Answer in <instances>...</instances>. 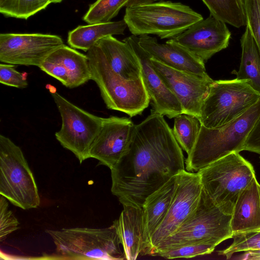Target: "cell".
Segmentation results:
<instances>
[{
  "instance_id": "484cf974",
  "label": "cell",
  "mask_w": 260,
  "mask_h": 260,
  "mask_svg": "<svg viewBox=\"0 0 260 260\" xmlns=\"http://www.w3.org/2000/svg\"><path fill=\"white\" fill-rule=\"evenodd\" d=\"M172 129L181 149L187 155L191 151L200 133L201 123L196 116L183 113L174 117Z\"/></svg>"
},
{
  "instance_id": "7402d4cb",
  "label": "cell",
  "mask_w": 260,
  "mask_h": 260,
  "mask_svg": "<svg viewBox=\"0 0 260 260\" xmlns=\"http://www.w3.org/2000/svg\"><path fill=\"white\" fill-rule=\"evenodd\" d=\"M177 176L171 178L149 196L143 205L147 246L150 237L163 221L172 204L176 189Z\"/></svg>"
},
{
  "instance_id": "d4e9b609",
  "label": "cell",
  "mask_w": 260,
  "mask_h": 260,
  "mask_svg": "<svg viewBox=\"0 0 260 260\" xmlns=\"http://www.w3.org/2000/svg\"><path fill=\"white\" fill-rule=\"evenodd\" d=\"M210 15L237 28L246 25L244 0H202Z\"/></svg>"
},
{
  "instance_id": "2e32d148",
  "label": "cell",
  "mask_w": 260,
  "mask_h": 260,
  "mask_svg": "<svg viewBox=\"0 0 260 260\" xmlns=\"http://www.w3.org/2000/svg\"><path fill=\"white\" fill-rule=\"evenodd\" d=\"M123 41L131 46L139 60L141 78L150 99L151 113L165 115L170 119L184 113L180 102L153 69L151 56L139 45V37L132 35Z\"/></svg>"
},
{
  "instance_id": "44dd1931",
  "label": "cell",
  "mask_w": 260,
  "mask_h": 260,
  "mask_svg": "<svg viewBox=\"0 0 260 260\" xmlns=\"http://www.w3.org/2000/svg\"><path fill=\"white\" fill-rule=\"evenodd\" d=\"M233 233L260 231V184L256 177L240 194L232 214Z\"/></svg>"
},
{
  "instance_id": "7c38bea8",
  "label": "cell",
  "mask_w": 260,
  "mask_h": 260,
  "mask_svg": "<svg viewBox=\"0 0 260 260\" xmlns=\"http://www.w3.org/2000/svg\"><path fill=\"white\" fill-rule=\"evenodd\" d=\"M64 45L59 36L41 33H1L0 61L40 67L54 51Z\"/></svg>"
},
{
  "instance_id": "6da1fadb",
  "label": "cell",
  "mask_w": 260,
  "mask_h": 260,
  "mask_svg": "<svg viewBox=\"0 0 260 260\" xmlns=\"http://www.w3.org/2000/svg\"><path fill=\"white\" fill-rule=\"evenodd\" d=\"M182 149L164 115L151 113L135 125L125 152L111 169V192L123 206L146 198L185 170Z\"/></svg>"
},
{
  "instance_id": "f1b7e54d",
  "label": "cell",
  "mask_w": 260,
  "mask_h": 260,
  "mask_svg": "<svg viewBox=\"0 0 260 260\" xmlns=\"http://www.w3.org/2000/svg\"><path fill=\"white\" fill-rule=\"evenodd\" d=\"M233 242L224 250L218 251L219 255L230 259L236 252L260 249V231L233 233Z\"/></svg>"
},
{
  "instance_id": "ac0fdd59",
  "label": "cell",
  "mask_w": 260,
  "mask_h": 260,
  "mask_svg": "<svg viewBox=\"0 0 260 260\" xmlns=\"http://www.w3.org/2000/svg\"><path fill=\"white\" fill-rule=\"evenodd\" d=\"M139 44L152 58L167 67L199 76L208 75L205 62L172 39L161 44L155 37L142 35Z\"/></svg>"
},
{
  "instance_id": "1f68e13d",
  "label": "cell",
  "mask_w": 260,
  "mask_h": 260,
  "mask_svg": "<svg viewBox=\"0 0 260 260\" xmlns=\"http://www.w3.org/2000/svg\"><path fill=\"white\" fill-rule=\"evenodd\" d=\"M246 25L260 51V0H244Z\"/></svg>"
},
{
  "instance_id": "cb8c5ba5",
  "label": "cell",
  "mask_w": 260,
  "mask_h": 260,
  "mask_svg": "<svg viewBox=\"0 0 260 260\" xmlns=\"http://www.w3.org/2000/svg\"><path fill=\"white\" fill-rule=\"evenodd\" d=\"M240 42V65L238 71L234 73L236 78L249 80L252 88L260 94V51L247 25Z\"/></svg>"
},
{
  "instance_id": "277c9868",
  "label": "cell",
  "mask_w": 260,
  "mask_h": 260,
  "mask_svg": "<svg viewBox=\"0 0 260 260\" xmlns=\"http://www.w3.org/2000/svg\"><path fill=\"white\" fill-rule=\"evenodd\" d=\"M86 55L91 79L99 87L107 108L131 117L141 115L150 102L142 78L127 80L120 77L110 67L96 43Z\"/></svg>"
},
{
  "instance_id": "3957f363",
  "label": "cell",
  "mask_w": 260,
  "mask_h": 260,
  "mask_svg": "<svg viewBox=\"0 0 260 260\" xmlns=\"http://www.w3.org/2000/svg\"><path fill=\"white\" fill-rule=\"evenodd\" d=\"M46 232L52 238L55 246V252L50 259H125L113 224L104 228H63L47 230Z\"/></svg>"
},
{
  "instance_id": "836d02e7",
  "label": "cell",
  "mask_w": 260,
  "mask_h": 260,
  "mask_svg": "<svg viewBox=\"0 0 260 260\" xmlns=\"http://www.w3.org/2000/svg\"><path fill=\"white\" fill-rule=\"evenodd\" d=\"M243 150L260 154V115L246 139Z\"/></svg>"
},
{
  "instance_id": "5b68a950",
  "label": "cell",
  "mask_w": 260,
  "mask_h": 260,
  "mask_svg": "<svg viewBox=\"0 0 260 260\" xmlns=\"http://www.w3.org/2000/svg\"><path fill=\"white\" fill-rule=\"evenodd\" d=\"M202 19L188 6L171 1L127 7L123 17L132 35H155L161 39L174 38Z\"/></svg>"
},
{
  "instance_id": "52a82bcc",
  "label": "cell",
  "mask_w": 260,
  "mask_h": 260,
  "mask_svg": "<svg viewBox=\"0 0 260 260\" xmlns=\"http://www.w3.org/2000/svg\"><path fill=\"white\" fill-rule=\"evenodd\" d=\"M232 215L222 212L202 189L199 205L191 216L155 249L152 255L180 246L198 244L218 245L232 238Z\"/></svg>"
},
{
  "instance_id": "83f0119b",
  "label": "cell",
  "mask_w": 260,
  "mask_h": 260,
  "mask_svg": "<svg viewBox=\"0 0 260 260\" xmlns=\"http://www.w3.org/2000/svg\"><path fill=\"white\" fill-rule=\"evenodd\" d=\"M129 0H96L91 4L83 20L88 24L107 22L115 17Z\"/></svg>"
},
{
  "instance_id": "e0dca14e",
  "label": "cell",
  "mask_w": 260,
  "mask_h": 260,
  "mask_svg": "<svg viewBox=\"0 0 260 260\" xmlns=\"http://www.w3.org/2000/svg\"><path fill=\"white\" fill-rule=\"evenodd\" d=\"M39 68L70 88L91 80L86 54L64 44L52 52Z\"/></svg>"
},
{
  "instance_id": "4fadbf2b",
  "label": "cell",
  "mask_w": 260,
  "mask_h": 260,
  "mask_svg": "<svg viewBox=\"0 0 260 260\" xmlns=\"http://www.w3.org/2000/svg\"><path fill=\"white\" fill-rule=\"evenodd\" d=\"M153 69L180 102L185 113L200 116L203 103L213 82L203 76L175 70L151 57Z\"/></svg>"
},
{
  "instance_id": "8992f818",
  "label": "cell",
  "mask_w": 260,
  "mask_h": 260,
  "mask_svg": "<svg viewBox=\"0 0 260 260\" xmlns=\"http://www.w3.org/2000/svg\"><path fill=\"white\" fill-rule=\"evenodd\" d=\"M197 172L203 190L229 215H232L241 192L256 177L252 165L238 152H232Z\"/></svg>"
},
{
  "instance_id": "ffe728a7",
  "label": "cell",
  "mask_w": 260,
  "mask_h": 260,
  "mask_svg": "<svg viewBox=\"0 0 260 260\" xmlns=\"http://www.w3.org/2000/svg\"><path fill=\"white\" fill-rule=\"evenodd\" d=\"M96 44L110 67L120 77L127 80L141 78L139 60L127 43L109 36L101 39Z\"/></svg>"
},
{
  "instance_id": "e575fe53",
  "label": "cell",
  "mask_w": 260,
  "mask_h": 260,
  "mask_svg": "<svg viewBox=\"0 0 260 260\" xmlns=\"http://www.w3.org/2000/svg\"><path fill=\"white\" fill-rule=\"evenodd\" d=\"M239 258L242 260H260V249L250 250L244 251Z\"/></svg>"
},
{
  "instance_id": "8fae6325",
  "label": "cell",
  "mask_w": 260,
  "mask_h": 260,
  "mask_svg": "<svg viewBox=\"0 0 260 260\" xmlns=\"http://www.w3.org/2000/svg\"><path fill=\"white\" fill-rule=\"evenodd\" d=\"M202 189L198 172L184 170L178 174L172 204L163 221L150 237L144 255H152L158 245L191 216L199 205Z\"/></svg>"
},
{
  "instance_id": "f546056e",
  "label": "cell",
  "mask_w": 260,
  "mask_h": 260,
  "mask_svg": "<svg viewBox=\"0 0 260 260\" xmlns=\"http://www.w3.org/2000/svg\"><path fill=\"white\" fill-rule=\"evenodd\" d=\"M216 246L209 244H190L158 252L156 255L167 259L190 258L212 253Z\"/></svg>"
},
{
  "instance_id": "9a60e30c",
  "label": "cell",
  "mask_w": 260,
  "mask_h": 260,
  "mask_svg": "<svg viewBox=\"0 0 260 260\" xmlns=\"http://www.w3.org/2000/svg\"><path fill=\"white\" fill-rule=\"evenodd\" d=\"M135 124L125 117L103 118L101 128L90 149L89 158L111 169L127 150Z\"/></svg>"
},
{
  "instance_id": "d590c367",
  "label": "cell",
  "mask_w": 260,
  "mask_h": 260,
  "mask_svg": "<svg viewBox=\"0 0 260 260\" xmlns=\"http://www.w3.org/2000/svg\"><path fill=\"white\" fill-rule=\"evenodd\" d=\"M163 0H129L126 7H131L146 4L152 3L157 1H162Z\"/></svg>"
},
{
  "instance_id": "d6a6232c",
  "label": "cell",
  "mask_w": 260,
  "mask_h": 260,
  "mask_svg": "<svg viewBox=\"0 0 260 260\" xmlns=\"http://www.w3.org/2000/svg\"><path fill=\"white\" fill-rule=\"evenodd\" d=\"M0 83L18 88H25L28 86L25 76L19 72L14 64H0Z\"/></svg>"
},
{
  "instance_id": "9c48e42d",
  "label": "cell",
  "mask_w": 260,
  "mask_h": 260,
  "mask_svg": "<svg viewBox=\"0 0 260 260\" xmlns=\"http://www.w3.org/2000/svg\"><path fill=\"white\" fill-rule=\"evenodd\" d=\"M0 194L23 210L40 204L38 187L21 149L0 135Z\"/></svg>"
},
{
  "instance_id": "7a4b0ae2",
  "label": "cell",
  "mask_w": 260,
  "mask_h": 260,
  "mask_svg": "<svg viewBox=\"0 0 260 260\" xmlns=\"http://www.w3.org/2000/svg\"><path fill=\"white\" fill-rule=\"evenodd\" d=\"M260 115V99L242 115L215 128L201 124L196 143L185 160V169L197 172L213 161L243 151L246 139Z\"/></svg>"
},
{
  "instance_id": "4dcf8cb0",
  "label": "cell",
  "mask_w": 260,
  "mask_h": 260,
  "mask_svg": "<svg viewBox=\"0 0 260 260\" xmlns=\"http://www.w3.org/2000/svg\"><path fill=\"white\" fill-rule=\"evenodd\" d=\"M8 200L0 194V241L5 240L12 233L20 229L19 222L9 208Z\"/></svg>"
},
{
  "instance_id": "603a6c76",
  "label": "cell",
  "mask_w": 260,
  "mask_h": 260,
  "mask_svg": "<svg viewBox=\"0 0 260 260\" xmlns=\"http://www.w3.org/2000/svg\"><path fill=\"white\" fill-rule=\"evenodd\" d=\"M126 27L123 19L79 25L69 32L68 43L72 48L87 52L104 37L123 35Z\"/></svg>"
},
{
  "instance_id": "d6986e66",
  "label": "cell",
  "mask_w": 260,
  "mask_h": 260,
  "mask_svg": "<svg viewBox=\"0 0 260 260\" xmlns=\"http://www.w3.org/2000/svg\"><path fill=\"white\" fill-rule=\"evenodd\" d=\"M118 219L113 221L125 259H136L144 255L147 246L144 212L142 208L123 206Z\"/></svg>"
},
{
  "instance_id": "5bb4252c",
  "label": "cell",
  "mask_w": 260,
  "mask_h": 260,
  "mask_svg": "<svg viewBox=\"0 0 260 260\" xmlns=\"http://www.w3.org/2000/svg\"><path fill=\"white\" fill-rule=\"evenodd\" d=\"M231 37L226 23L210 15L172 39L205 62L226 48Z\"/></svg>"
},
{
  "instance_id": "4316f807",
  "label": "cell",
  "mask_w": 260,
  "mask_h": 260,
  "mask_svg": "<svg viewBox=\"0 0 260 260\" xmlns=\"http://www.w3.org/2000/svg\"><path fill=\"white\" fill-rule=\"evenodd\" d=\"M50 4V0H0V13L8 17L27 19Z\"/></svg>"
},
{
  "instance_id": "ba28073f",
  "label": "cell",
  "mask_w": 260,
  "mask_h": 260,
  "mask_svg": "<svg viewBox=\"0 0 260 260\" xmlns=\"http://www.w3.org/2000/svg\"><path fill=\"white\" fill-rule=\"evenodd\" d=\"M260 99L250 81L237 78L213 81L201 107L202 125L215 128L238 118Z\"/></svg>"
},
{
  "instance_id": "30bf717a",
  "label": "cell",
  "mask_w": 260,
  "mask_h": 260,
  "mask_svg": "<svg viewBox=\"0 0 260 260\" xmlns=\"http://www.w3.org/2000/svg\"><path fill=\"white\" fill-rule=\"evenodd\" d=\"M53 87L50 86L49 89L62 120L60 130L55 134V138L81 164L89 158L90 147L101 128L103 118L73 104Z\"/></svg>"
},
{
  "instance_id": "8d00e7d4",
  "label": "cell",
  "mask_w": 260,
  "mask_h": 260,
  "mask_svg": "<svg viewBox=\"0 0 260 260\" xmlns=\"http://www.w3.org/2000/svg\"><path fill=\"white\" fill-rule=\"evenodd\" d=\"M63 0H50L51 3H58L61 2Z\"/></svg>"
}]
</instances>
